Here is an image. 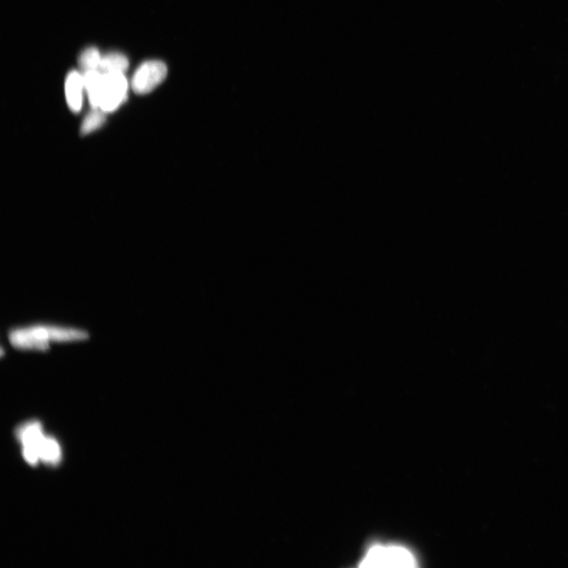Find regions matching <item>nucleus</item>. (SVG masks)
Returning a JSON list of instances; mask_svg holds the SVG:
<instances>
[{
	"instance_id": "obj_1",
	"label": "nucleus",
	"mask_w": 568,
	"mask_h": 568,
	"mask_svg": "<svg viewBox=\"0 0 568 568\" xmlns=\"http://www.w3.org/2000/svg\"><path fill=\"white\" fill-rule=\"evenodd\" d=\"M88 336V333L82 330L36 325L12 330L9 339L17 348L45 351L49 348L51 342L81 341Z\"/></svg>"
},
{
	"instance_id": "obj_2",
	"label": "nucleus",
	"mask_w": 568,
	"mask_h": 568,
	"mask_svg": "<svg viewBox=\"0 0 568 568\" xmlns=\"http://www.w3.org/2000/svg\"><path fill=\"white\" fill-rule=\"evenodd\" d=\"M361 567H415L416 559L407 548L398 545L372 547L361 561Z\"/></svg>"
},
{
	"instance_id": "obj_3",
	"label": "nucleus",
	"mask_w": 568,
	"mask_h": 568,
	"mask_svg": "<svg viewBox=\"0 0 568 568\" xmlns=\"http://www.w3.org/2000/svg\"><path fill=\"white\" fill-rule=\"evenodd\" d=\"M128 82L123 73H102L97 106L106 114L115 112L127 98Z\"/></svg>"
},
{
	"instance_id": "obj_4",
	"label": "nucleus",
	"mask_w": 568,
	"mask_h": 568,
	"mask_svg": "<svg viewBox=\"0 0 568 568\" xmlns=\"http://www.w3.org/2000/svg\"><path fill=\"white\" fill-rule=\"evenodd\" d=\"M168 68L165 63L149 61L143 63L134 72L132 87L134 93L146 95L151 93L165 80Z\"/></svg>"
},
{
	"instance_id": "obj_5",
	"label": "nucleus",
	"mask_w": 568,
	"mask_h": 568,
	"mask_svg": "<svg viewBox=\"0 0 568 568\" xmlns=\"http://www.w3.org/2000/svg\"><path fill=\"white\" fill-rule=\"evenodd\" d=\"M84 89L82 75L76 70L70 72L65 82V94L69 108L74 113L80 112Z\"/></svg>"
},
{
	"instance_id": "obj_6",
	"label": "nucleus",
	"mask_w": 568,
	"mask_h": 568,
	"mask_svg": "<svg viewBox=\"0 0 568 568\" xmlns=\"http://www.w3.org/2000/svg\"><path fill=\"white\" fill-rule=\"evenodd\" d=\"M17 435L23 443V447L34 448L39 454L38 448L44 437L40 423L38 422L25 423V425L19 427Z\"/></svg>"
},
{
	"instance_id": "obj_7",
	"label": "nucleus",
	"mask_w": 568,
	"mask_h": 568,
	"mask_svg": "<svg viewBox=\"0 0 568 568\" xmlns=\"http://www.w3.org/2000/svg\"><path fill=\"white\" fill-rule=\"evenodd\" d=\"M129 68V61L120 52H111L102 56L100 71L102 73H125Z\"/></svg>"
},
{
	"instance_id": "obj_8",
	"label": "nucleus",
	"mask_w": 568,
	"mask_h": 568,
	"mask_svg": "<svg viewBox=\"0 0 568 568\" xmlns=\"http://www.w3.org/2000/svg\"><path fill=\"white\" fill-rule=\"evenodd\" d=\"M38 452L40 460L49 463V465H56L61 461V447L57 441L54 438H51V437L44 436L40 446H39Z\"/></svg>"
},
{
	"instance_id": "obj_9",
	"label": "nucleus",
	"mask_w": 568,
	"mask_h": 568,
	"mask_svg": "<svg viewBox=\"0 0 568 568\" xmlns=\"http://www.w3.org/2000/svg\"><path fill=\"white\" fill-rule=\"evenodd\" d=\"M101 58L102 56L99 50L94 47H90L82 52L80 58H78V63H80V68L83 72L100 70Z\"/></svg>"
},
{
	"instance_id": "obj_10",
	"label": "nucleus",
	"mask_w": 568,
	"mask_h": 568,
	"mask_svg": "<svg viewBox=\"0 0 568 568\" xmlns=\"http://www.w3.org/2000/svg\"><path fill=\"white\" fill-rule=\"evenodd\" d=\"M106 113H103V111L100 109L94 108L92 112L87 115L82 124V134L87 135L101 128L103 125V123L106 122Z\"/></svg>"
}]
</instances>
